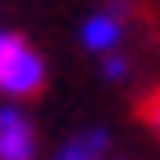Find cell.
Instances as JSON below:
<instances>
[{"label": "cell", "instance_id": "cell-1", "mask_svg": "<svg viewBox=\"0 0 160 160\" xmlns=\"http://www.w3.org/2000/svg\"><path fill=\"white\" fill-rule=\"evenodd\" d=\"M40 89H45V58H40V49L18 31H0V93L9 102H22V98H31Z\"/></svg>", "mask_w": 160, "mask_h": 160}, {"label": "cell", "instance_id": "cell-2", "mask_svg": "<svg viewBox=\"0 0 160 160\" xmlns=\"http://www.w3.org/2000/svg\"><path fill=\"white\" fill-rule=\"evenodd\" d=\"M36 125L31 116L18 107V102H5L0 107V160H36Z\"/></svg>", "mask_w": 160, "mask_h": 160}, {"label": "cell", "instance_id": "cell-3", "mask_svg": "<svg viewBox=\"0 0 160 160\" xmlns=\"http://www.w3.org/2000/svg\"><path fill=\"white\" fill-rule=\"evenodd\" d=\"M120 40H125V18H120L116 9H102V13H89L85 22H80V45H85L89 53H111Z\"/></svg>", "mask_w": 160, "mask_h": 160}, {"label": "cell", "instance_id": "cell-4", "mask_svg": "<svg viewBox=\"0 0 160 160\" xmlns=\"http://www.w3.org/2000/svg\"><path fill=\"white\" fill-rule=\"evenodd\" d=\"M107 151H111V133L107 129H80L53 151V160H107Z\"/></svg>", "mask_w": 160, "mask_h": 160}, {"label": "cell", "instance_id": "cell-5", "mask_svg": "<svg viewBox=\"0 0 160 160\" xmlns=\"http://www.w3.org/2000/svg\"><path fill=\"white\" fill-rule=\"evenodd\" d=\"M102 76H107V80H125V76H129V58L116 53V49L102 53Z\"/></svg>", "mask_w": 160, "mask_h": 160}, {"label": "cell", "instance_id": "cell-6", "mask_svg": "<svg viewBox=\"0 0 160 160\" xmlns=\"http://www.w3.org/2000/svg\"><path fill=\"white\" fill-rule=\"evenodd\" d=\"M147 125H151V129L160 133V89H156V93L147 98Z\"/></svg>", "mask_w": 160, "mask_h": 160}]
</instances>
